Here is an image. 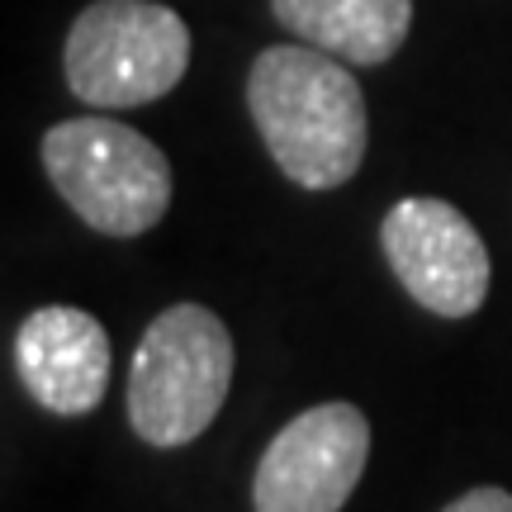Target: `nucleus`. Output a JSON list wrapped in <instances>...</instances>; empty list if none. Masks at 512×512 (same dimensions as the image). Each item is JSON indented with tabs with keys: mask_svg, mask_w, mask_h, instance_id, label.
Segmentation results:
<instances>
[{
	"mask_svg": "<svg viewBox=\"0 0 512 512\" xmlns=\"http://www.w3.org/2000/svg\"><path fill=\"white\" fill-rule=\"evenodd\" d=\"M247 110L271 162L304 190H337L366 162V95L342 57L313 43L261 48Z\"/></svg>",
	"mask_w": 512,
	"mask_h": 512,
	"instance_id": "obj_1",
	"label": "nucleus"
},
{
	"mask_svg": "<svg viewBox=\"0 0 512 512\" xmlns=\"http://www.w3.org/2000/svg\"><path fill=\"white\" fill-rule=\"evenodd\" d=\"M233 332L204 304H171L147 323L128 366V422L147 446H185L233 389Z\"/></svg>",
	"mask_w": 512,
	"mask_h": 512,
	"instance_id": "obj_2",
	"label": "nucleus"
},
{
	"mask_svg": "<svg viewBox=\"0 0 512 512\" xmlns=\"http://www.w3.org/2000/svg\"><path fill=\"white\" fill-rule=\"evenodd\" d=\"M43 171L81 223L105 238H138L171 209V162L138 128L81 114L43 133Z\"/></svg>",
	"mask_w": 512,
	"mask_h": 512,
	"instance_id": "obj_3",
	"label": "nucleus"
},
{
	"mask_svg": "<svg viewBox=\"0 0 512 512\" xmlns=\"http://www.w3.org/2000/svg\"><path fill=\"white\" fill-rule=\"evenodd\" d=\"M62 72L91 110H138L190 72V29L162 0H91L67 29Z\"/></svg>",
	"mask_w": 512,
	"mask_h": 512,
	"instance_id": "obj_4",
	"label": "nucleus"
},
{
	"mask_svg": "<svg viewBox=\"0 0 512 512\" xmlns=\"http://www.w3.org/2000/svg\"><path fill=\"white\" fill-rule=\"evenodd\" d=\"M370 460V422L356 403H318L290 418L252 475L256 512H342Z\"/></svg>",
	"mask_w": 512,
	"mask_h": 512,
	"instance_id": "obj_5",
	"label": "nucleus"
},
{
	"mask_svg": "<svg viewBox=\"0 0 512 512\" xmlns=\"http://www.w3.org/2000/svg\"><path fill=\"white\" fill-rule=\"evenodd\" d=\"M380 247L403 290L437 318H470L489 299V247L451 200H399L380 223Z\"/></svg>",
	"mask_w": 512,
	"mask_h": 512,
	"instance_id": "obj_6",
	"label": "nucleus"
},
{
	"mask_svg": "<svg viewBox=\"0 0 512 512\" xmlns=\"http://www.w3.org/2000/svg\"><path fill=\"white\" fill-rule=\"evenodd\" d=\"M110 332L72 304H43L15 332V370L24 389L57 418H86L110 389Z\"/></svg>",
	"mask_w": 512,
	"mask_h": 512,
	"instance_id": "obj_7",
	"label": "nucleus"
},
{
	"mask_svg": "<svg viewBox=\"0 0 512 512\" xmlns=\"http://www.w3.org/2000/svg\"><path fill=\"white\" fill-rule=\"evenodd\" d=\"M271 15L347 67H380L413 29V0H271Z\"/></svg>",
	"mask_w": 512,
	"mask_h": 512,
	"instance_id": "obj_8",
	"label": "nucleus"
},
{
	"mask_svg": "<svg viewBox=\"0 0 512 512\" xmlns=\"http://www.w3.org/2000/svg\"><path fill=\"white\" fill-rule=\"evenodd\" d=\"M441 512H512V494L484 484V489H470V494H460L456 503H446Z\"/></svg>",
	"mask_w": 512,
	"mask_h": 512,
	"instance_id": "obj_9",
	"label": "nucleus"
}]
</instances>
